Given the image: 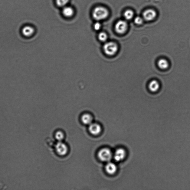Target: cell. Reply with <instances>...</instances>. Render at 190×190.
<instances>
[{"instance_id": "1", "label": "cell", "mask_w": 190, "mask_h": 190, "mask_svg": "<svg viewBox=\"0 0 190 190\" xmlns=\"http://www.w3.org/2000/svg\"><path fill=\"white\" fill-rule=\"evenodd\" d=\"M109 12L106 8L98 6L94 9L92 16L96 20L100 21L105 19L108 17Z\"/></svg>"}, {"instance_id": "2", "label": "cell", "mask_w": 190, "mask_h": 190, "mask_svg": "<svg viewBox=\"0 0 190 190\" xmlns=\"http://www.w3.org/2000/svg\"><path fill=\"white\" fill-rule=\"evenodd\" d=\"M98 158L101 161L104 162H109L111 160L113 154L111 150L108 148H103L98 152Z\"/></svg>"}, {"instance_id": "3", "label": "cell", "mask_w": 190, "mask_h": 190, "mask_svg": "<svg viewBox=\"0 0 190 190\" xmlns=\"http://www.w3.org/2000/svg\"><path fill=\"white\" fill-rule=\"evenodd\" d=\"M103 50L105 53L107 55H115L118 50L117 44L113 42L106 43L103 46Z\"/></svg>"}, {"instance_id": "4", "label": "cell", "mask_w": 190, "mask_h": 190, "mask_svg": "<svg viewBox=\"0 0 190 190\" xmlns=\"http://www.w3.org/2000/svg\"><path fill=\"white\" fill-rule=\"evenodd\" d=\"M128 25L126 21H118L115 25V30L118 34H123L126 32L128 29Z\"/></svg>"}, {"instance_id": "5", "label": "cell", "mask_w": 190, "mask_h": 190, "mask_svg": "<svg viewBox=\"0 0 190 190\" xmlns=\"http://www.w3.org/2000/svg\"><path fill=\"white\" fill-rule=\"evenodd\" d=\"M56 152L61 156H65L68 151V148L65 144L62 141L58 142L55 146Z\"/></svg>"}, {"instance_id": "6", "label": "cell", "mask_w": 190, "mask_h": 190, "mask_svg": "<svg viewBox=\"0 0 190 190\" xmlns=\"http://www.w3.org/2000/svg\"><path fill=\"white\" fill-rule=\"evenodd\" d=\"M157 13L155 10L148 9L144 12L143 18L144 20L146 21H150L153 20L156 18Z\"/></svg>"}, {"instance_id": "7", "label": "cell", "mask_w": 190, "mask_h": 190, "mask_svg": "<svg viewBox=\"0 0 190 190\" xmlns=\"http://www.w3.org/2000/svg\"><path fill=\"white\" fill-rule=\"evenodd\" d=\"M126 156V152L123 148H119L115 151L114 155V159L117 162L123 161Z\"/></svg>"}, {"instance_id": "8", "label": "cell", "mask_w": 190, "mask_h": 190, "mask_svg": "<svg viewBox=\"0 0 190 190\" xmlns=\"http://www.w3.org/2000/svg\"><path fill=\"white\" fill-rule=\"evenodd\" d=\"M88 130L91 134L97 135L102 132V127L100 125L96 123H92L89 125Z\"/></svg>"}, {"instance_id": "9", "label": "cell", "mask_w": 190, "mask_h": 190, "mask_svg": "<svg viewBox=\"0 0 190 190\" xmlns=\"http://www.w3.org/2000/svg\"><path fill=\"white\" fill-rule=\"evenodd\" d=\"M105 170L108 174L113 175L116 172L117 167L115 163L109 162L105 165Z\"/></svg>"}, {"instance_id": "10", "label": "cell", "mask_w": 190, "mask_h": 190, "mask_svg": "<svg viewBox=\"0 0 190 190\" xmlns=\"http://www.w3.org/2000/svg\"><path fill=\"white\" fill-rule=\"evenodd\" d=\"M35 29L32 26L30 25L24 26L22 29V33L25 37H29L34 34Z\"/></svg>"}, {"instance_id": "11", "label": "cell", "mask_w": 190, "mask_h": 190, "mask_svg": "<svg viewBox=\"0 0 190 190\" xmlns=\"http://www.w3.org/2000/svg\"><path fill=\"white\" fill-rule=\"evenodd\" d=\"M81 120L84 124L90 125L92 123L93 118L90 114H85L82 115Z\"/></svg>"}, {"instance_id": "12", "label": "cell", "mask_w": 190, "mask_h": 190, "mask_svg": "<svg viewBox=\"0 0 190 190\" xmlns=\"http://www.w3.org/2000/svg\"><path fill=\"white\" fill-rule=\"evenodd\" d=\"M148 88L150 91L153 92H157L160 88L159 84L157 81H152L148 85Z\"/></svg>"}, {"instance_id": "13", "label": "cell", "mask_w": 190, "mask_h": 190, "mask_svg": "<svg viewBox=\"0 0 190 190\" xmlns=\"http://www.w3.org/2000/svg\"><path fill=\"white\" fill-rule=\"evenodd\" d=\"M62 13L65 17H71L73 15L74 11L72 8L69 7V6H65L63 9Z\"/></svg>"}, {"instance_id": "14", "label": "cell", "mask_w": 190, "mask_h": 190, "mask_svg": "<svg viewBox=\"0 0 190 190\" xmlns=\"http://www.w3.org/2000/svg\"><path fill=\"white\" fill-rule=\"evenodd\" d=\"M123 16L125 20L130 21L134 18V12L131 9L126 10L124 13Z\"/></svg>"}, {"instance_id": "15", "label": "cell", "mask_w": 190, "mask_h": 190, "mask_svg": "<svg viewBox=\"0 0 190 190\" xmlns=\"http://www.w3.org/2000/svg\"><path fill=\"white\" fill-rule=\"evenodd\" d=\"M158 65L160 68L164 70L168 68L169 66V64L166 59H161L158 61Z\"/></svg>"}, {"instance_id": "16", "label": "cell", "mask_w": 190, "mask_h": 190, "mask_svg": "<svg viewBox=\"0 0 190 190\" xmlns=\"http://www.w3.org/2000/svg\"><path fill=\"white\" fill-rule=\"evenodd\" d=\"M107 34L105 32H101L98 34V38L99 40L101 42H104L106 41L107 39Z\"/></svg>"}, {"instance_id": "17", "label": "cell", "mask_w": 190, "mask_h": 190, "mask_svg": "<svg viewBox=\"0 0 190 190\" xmlns=\"http://www.w3.org/2000/svg\"><path fill=\"white\" fill-rule=\"evenodd\" d=\"M55 138L58 142L62 141L64 138V133L61 131L57 132L55 133Z\"/></svg>"}, {"instance_id": "18", "label": "cell", "mask_w": 190, "mask_h": 190, "mask_svg": "<svg viewBox=\"0 0 190 190\" xmlns=\"http://www.w3.org/2000/svg\"><path fill=\"white\" fill-rule=\"evenodd\" d=\"M69 0H56V3L59 7H65L68 3Z\"/></svg>"}, {"instance_id": "19", "label": "cell", "mask_w": 190, "mask_h": 190, "mask_svg": "<svg viewBox=\"0 0 190 190\" xmlns=\"http://www.w3.org/2000/svg\"><path fill=\"white\" fill-rule=\"evenodd\" d=\"M144 19L143 18L139 16H137L135 18L134 22L138 25H141L143 23Z\"/></svg>"}, {"instance_id": "20", "label": "cell", "mask_w": 190, "mask_h": 190, "mask_svg": "<svg viewBox=\"0 0 190 190\" xmlns=\"http://www.w3.org/2000/svg\"><path fill=\"white\" fill-rule=\"evenodd\" d=\"M101 24L99 22H97L94 24V29L96 31H99L101 28Z\"/></svg>"}]
</instances>
